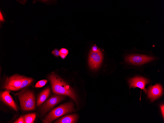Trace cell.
Masks as SVG:
<instances>
[{"label":"cell","mask_w":164,"mask_h":123,"mask_svg":"<svg viewBox=\"0 0 164 123\" xmlns=\"http://www.w3.org/2000/svg\"><path fill=\"white\" fill-rule=\"evenodd\" d=\"M10 90H6L1 92L0 100L3 103L14 111H18L17 106L11 96L10 95Z\"/></svg>","instance_id":"10"},{"label":"cell","mask_w":164,"mask_h":123,"mask_svg":"<svg viewBox=\"0 0 164 123\" xmlns=\"http://www.w3.org/2000/svg\"><path fill=\"white\" fill-rule=\"evenodd\" d=\"M14 123H24L23 117L21 116L15 121Z\"/></svg>","instance_id":"17"},{"label":"cell","mask_w":164,"mask_h":123,"mask_svg":"<svg viewBox=\"0 0 164 123\" xmlns=\"http://www.w3.org/2000/svg\"><path fill=\"white\" fill-rule=\"evenodd\" d=\"M52 92L54 94L68 96L78 105L77 97L74 90L66 82L56 74L53 73L48 76Z\"/></svg>","instance_id":"1"},{"label":"cell","mask_w":164,"mask_h":123,"mask_svg":"<svg viewBox=\"0 0 164 123\" xmlns=\"http://www.w3.org/2000/svg\"><path fill=\"white\" fill-rule=\"evenodd\" d=\"M103 58V54L100 49L95 52L90 50L88 58L89 65L90 68L94 70L98 69L101 64Z\"/></svg>","instance_id":"7"},{"label":"cell","mask_w":164,"mask_h":123,"mask_svg":"<svg viewBox=\"0 0 164 123\" xmlns=\"http://www.w3.org/2000/svg\"><path fill=\"white\" fill-rule=\"evenodd\" d=\"M33 81V79L31 78L24 76L22 84L19 90L29 86Z\"/></svg>","instance_id":"14"},{"label":"cell","mask_w":164,"mask_h":123,"mask_svg":"<svg viewBox=\"0 0 164 123\" xmlns=\"http://www.w3.org/2000/svg\"><path fill=\"white\" fill-rule=\"evenodd\" d=\"M160 109L161 110L162 114L164 118V105H162L160 106Z\"/></svg>","instance_id":"20"},{"label":"cell","mask_w":164,"mask_h":123,"mask_svg":"<svg viewBox=\"0 0 164 123\" xmlns=\"http://www.w3.org/2000/svg\"><path fill=\"white\" fill-rule=\"evenodd\" d=\"M47 81L46 80H43L38 81L35 85L36 87H41L44 86L47 83Z\"/></svg>","instance_id":"16"},{"label":"cell","mask_w":164,"mask_h":123,"mask_svg":"<svg viewBox=\"0 0 164 123\" xmlns=\"http://www.w3.org/2000/svg\"><path fill=\"white\" fill-rule=\"evenodd\" d=\"M68 51L65 48H62L59 51V56L62 59L65 58L68 53Z\"/></svg>","instance_id":"15"},{"label":"cell","mask_w":164,"mask_h":123,"mask_svg":"<svg viewBox=\"0 0 164 123\" xmlns=\"http://www.w3.org/2000/svg\"><path fill=\"white\" fill-rule=\"evenodd\" d=\"M72 102L66 103L52 109L42 120L43 123H51L57 118L68 113L75 111Z\"/></svg>","instance_id":"2"},{"label":"cell","mask_w":164,"mask_h":123,"mask_svg":"<svg viewBox=\"0 0 164 123\" xmlns=\"http://www.w3.org/2000/svg\"><path fill=\"white\" fill-rule=\"evenodd\" d=\"M99 49V48H98L96 45H95L92 47L91 51L95 52L97 51Z\"/></svg>","instance_id":"19"},{"label":"cell","mask_w":164,"mask_h":123,"mask_svg":"<svg viewBox=\"0 0 164 123\" xmlns=\"http://www.w3.org/2000/svg\"><path fill=\"white\" fill-rule=\"evenodd\" d=\"M0 21H4V19L3 18V16L2 15V14L0 12Z\"/></svg>","instance_id":"21"},{"label":"cell","mask_w":164,"mask_h":123,"mask_svg":"<svg viewBox=\"0 0 164 123\" xmlns=\"http://www.w3.org/2000/svg\"><path fill=\"white\" fill-rule=\"evenodd\" d=\"M52 53L56 57H58L59 55V51L57 49L54 50L52 51Z\"/></svg>","instance_id":"18"},{"label":"cell","mask_w":164,"mask_h":123,"mask_svg":"<svg viewBox=\"0 0 164 123\" xmlns=\"http://www.w3.org/2000/svg\"><path fill=\"white\" fill-rule=\"evenodd\" d=\"M128 82L130 88H139L147 94V90L145 87L146 85L149 83L148 79L142 77H136L129 79Z\"/></svg>","instance_id":"8"},{"label":"cell","mask_w":164,"mask_h":123,"mask_svg":"<svg viewBox=\"0 0 164 123\" xmlns=\"http://www.w3.org/2000/svg\"><path fill=\"white\" fill-rule=\"evenodd\" d=\"M36 116L35 113H29L24 115L22 117L24 123H33Z\"/></svg>","instance_id":"13"},{"label":"cell","mask_w":164,"mask_h":123,"mask_svg":"<svg viewBox=\"0 0 164 123\" xmlns=\"http://www.w3.org/2000/svg\"><path fill=\"white\" fill-rule=\"evenodd\" d=\"M17 97L21 109L24 111L33 110L36 108L35 96L31 90L24 89L14 94Z\"/></svg>","instance_id":"3"},{"label":"cell","mask_w":164,"mask_h":123,"mask_svg":"<svg viewBox=\"0 0 164 123\" xmlns=\"http://www.w3.org/2000/svg\"><path fill=\"white\" fill-rule=\"evenodd\" d=\"M50 90L48 87L42 91L38 95L37 99L36 105L39 106L42 104L50 95Z\"/></svg>","instance_id":"12"},{"label":"cell","mask_w":164,"mask_h":123,"mask_svg":"<svg viewBox=\"0 0 164 123\" xmlns=\"http://www.w3.org/2000/svg\"><path fill=\"white\" fill-rule=\"evenodd\" d=\"M163 93V89L161 85L157 84L153 86H150L148 88L147 94L148 98L153 102L161 96Z\"/></svg>","instance_id":"9"},{"label":"cell","mask_w":164,"mask_h":123,"mask_svg":"<svg viewBox=\"0 0 164 123\" xmlns=\"http://www.w3.org/2000/svg\"><path fill=\"white\" fill-rule=\"evenodd\" d=\"M154 59L153 57L144 54H134L126 56L125 58V60L129 63L140 65L149 62Z\"/></svg>","instance_id":"6"},{"label":"cell","mask_w":164,"mask_h":123,"mask_svg":"<svg viewBox=\"0 0 164 123\" xmlns=\"http://www.w3.org/2000/svg\"><path fill=\"white\" fill-rule=\"evenodd\" d=\"M65 99V97L63 95L56 94L53 95L40 107L39 111L40 114L44 115Z\"/></svg>","instance_id":"4"},{"label":"cell","mask_w":164,"mask_h":123,"mask_svg":"<svg viewBox=\"0 0 164 123\" xmlns=\"http://www.w3.org/2000/svg\"><path fill=\"white\" fill-rule=\"evenodd\" d=\"M23 76L16 74L5 79L2 88L12 91L19 90L22 84Z\"/></svg>","instance_id":"5"},{"label":"cell","mask_w":164,"mask_h":123,"mask_svg":"<svg viewBox=\"0 0 164 123\" xmlns=\"http://www.w3.org/2000/svg\"><path fill=\"white\" fill-rule=\"evenodd\" d=\"M76 114H71L66 115L58 119L54 122L55 123H75L78 118Z\"/></svg>","instance_id":"11"}]
</instances>
